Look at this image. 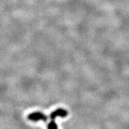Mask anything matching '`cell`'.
Listing matches in <instances>:
<instances>
[{
    "label": "cell",
    "mask_w": 129,
    "mask_h": 129,
    "mask_svg": "<svg viewBox=\"0 0 129 129\" xmlns=\"http://www.w3.org/2000/svg\"><path fill=\"white\" fill-rule=\"evenodd\" d=\"M28 119L30 121H34V122H37L39 121H42L44 122H46L48 120V117L47 116L42 112L39 111H36V112L32 113L28 116Z\"/></svg>",
    "instance_id": "6da1fadb"
},
{
    "label": "cell",
    "mask_w": 129,
    "mask_h": 129,
    "mask_svg": "<svg viewBox=\"0 0 129 129\" xmlns=\"http://www.w3.org/2000/svg\"><path fill=\"white\" fill-rule=\"evenodd\" d=\"M67 115H68V111L66 109H64L63 108H58L50 114L49 117H50L51 121H55L56 117H66Z\"/></svg>",
    "instance_id": "7a4b0ae2"
},
{
    "label": "cell",
    "mask_w": 129,
    "mask_h": 129,
    "mask_svg": "<svg viewBox=\"0 0 129 129\" xmlns=\"http://www.w3.org/2000/svg\"><path fill=\"white\" fill-rule=\"evenodd\" d=\"M48 129H58L56 122L53 121H51V122L48 124Z\"/></svg>",
    "instance_id": "3957f363"
}]
</instances>
